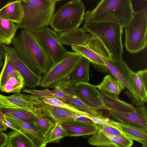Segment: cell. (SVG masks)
Here are the masks:
<instances>
[{"label":"cell","mask_w":147,"mask_h":147,"mask_svg":"<svg viewBox=\"0 0 147 147\" xmlns=\"http://www.w3.org/2000/svg\"><path fill=\"white\" fill-rule=\"evenodd\" d=\"M11 43L23 61L36 74L43 75L52 66L51 60L32 32L23 29L13 38Z\"/></svg>","instance_id":"6da1fadb"},{"label":"cell","mask_w":147,"mask_h":147,"mask_svg":"<svg viewBox=\"0 0 147 147\" xmlns=\"http://www.w3.org/2000/svg\"><path fill=\"white\" fill-rule=\"evenodd\" d=\"M131 0H102L93 10L85 13V22H103L124 26L131 19L134 11Z\"/></svg>","instance_id":"7a4b0ae2"},{"label":"cell","mask_w":147,"mask_h":147,"mask_svg":"<svg viewBox=\"0 0 147 147\" xmlns=\"http://www.w3.org/2000/svg\"><path fill=\"white\" fill-rule=\"evenodd\" d=\"M60 0H22L24 16L17 28L33 32L50 24L56 4Z\"/></svg>","instance_id":"3957f363"},{"label":"cell","mask_w":147,"mask_h":147,"mask_svg":"<svg viewBox=\"0 0 147 147\" xmlns=\"http://www.w3.org/2000/svg\"><path fill=\"white\" fill-rule=\"evenodd\" d=\"M124 26L119 24L103 22H84L86 32L96 36L114 57H122L123 45L122 36Z\"/></svg>","instance_id":"277c9868"},{"label":"cell","mask_w":147,"mask_h":147,"mask_svg":"<svg viewBox=\"0 0 147 147\" xmlns=\"http://www.w3.org/2000/svg\"><path fill=\"white\" fill-rule=\"evenodd\" d=\"M85 10L84 5L81 0L69 1L53 14L49 24L58 32L76 29L84 20Z\"/></svg>","instance_id":"5b68a950"},{"label":"cell","mask_w":147,"mask_h":147,"mask_svg":"<svg viewBox=\"0 0 147 147\" xmlns=\"http://www.w3.org/2000/svg\"><path fill=\"white\" fill-rule=\"evenodd\" d=\"M124 27L127 50L134 54L145 49L147 44L146 8L134 11L131 19Z\"/></svg>","instance_id":"8992f818"},{"label":"cell","mask_w":147,"mask_h":147,"mask_svg":"<svg viewBox=\"0 0 147 147\" xmlns=\"http://www.w3.org/2000/svg\"><path fill=\"white\" fill-rule=\"evenodd\" d=\"M82 57L77 53L67 51L61 61L51 67L42 76L40 86L45 88H54L70 76Z\"/></svg>","instance_id":"52a82bcc"},{"label":"cell","mask_w":147,"mask_h":147,"mask_svg":"<svg viewBox=\"0 0 147 147\" xmlns=\"http://www.w3.org/2000/svg\"><path fill=\"white\" fill-rule=\"evenodd\" d=\"M28 96L34 105L55 123H61L74 121L90 124L94 123L92 120L84 115V111L82 113H78L46 104L40 98L32 95H28Z\"/></svg>","instance_id":"ba28073f"},{"label":"cell","mask_w":147,"mask_h":147,"mask_svg":"<svg viewBox=\"0 0 147 147\" xmlns=\"http://www.w3.org/2000/svg\"><path fill=\"white\" fill-rule=\"evenodd\" d=\"M32 32L38 42L51 60L52 66L63 59L67 51L59 40L56 31L48 26H45Z\"/></svg>","instance_id":"9c48e42d"},{"label":"cell","mask_w":147,"mask_h":147,"mask_svg":"<svg viewBox=\"0 0 147 147\" xmlns=\"http://www.w3.org/2000/svg\"><path fill=\"white\" fill-rule=\"evenodd\" d=\"M99 56L106 65L108 71L119 79L127 88L125 93L129 98L133 104L139 106L144 103L133 90L131 84L129 71L130 69L122 57L117 58L113 57L112 59L104 57L105 55Z\"/></svg>","instance_id":"30bf717a"},{"label":"cell","mask_w":147,"mask_h":147,"mask_svg":"<svg viewBox=\"0 0 147 147\" xmlns=\"http://www.w3.org/2000/svg\"><path fill=\"white\" fill-rule=\"evenodd\" d=\"M86 41L85 46L71 47L72 50L87 59L98 71L107 73V68L98 55L106 48L105 46L96 36L90 33L86 34Z\"/></svg>","instance_id":"8fae6325"},{"label":"cell","mask_w":147,"mask_h":147,"mask_svg":"<svg viewBox=\"0 0 147 147\" xmlns=\"http://www.w3.org/2000/svg\"><path fill=\"white\" fill-rule=\"evenodd\" d=\"M5 54L22 76L25 86L31 89L40 86L42 76L32 71L23 61L14 47L3 45Z\"/></svg>","instance_id":"7c38bea8"},{"label":"cell","mask_w":147,"mask_h":147,"mask_svg":"<svg viewBox=\"0 0 147 147\" xmlns=\"http://www.w3.org/2000/svg\"><path fill=\"white\" fill-rule=\"evenodd\" d=\"M108 116L122 123L145 131H147V110L144 105L135 108L134 112L125 113L109 110Z\"/></svg>","instance_id":"4fadbf2b"},{"label":"cell","mask_w":147,"mask_h":147,"mask_svg":"<svg viewBox=\"0 0 147 147\" xmlns=\"http://www.w3.org/2000/svg\"><path fill=\"white\" fill-rule=\"evenodd\" d=\"M74 96L90 107L97 111L105 109L99 91L95 85L86 82H78L74 86Z\"/></svg>","instance_id":"5bb4252c"},{"label":"cell","mask_w":147,"mask_h":147,"mask_svg":"<svg viewBox=\"0 0 147 147\" xmlns=\"http://www.w3.org/2000/svg\"><path fill=\"white\" fill-rule=\"evenodd\" d=\"M12 123L13 130L25 136L32 142L34 147H45L47 144L46 136L34 125L13 117L5 116Z\"/></svg>","instance_id":"9a60e30c"},{"label":"cell","mask_w":147,"mask_h":147,"mask_svg":"<svg viewBox=\"0 0 147 147\" xmlns=\"http://www.w3.org/2000/svg\"><path fill=\"white\" fill-rule=\"evenodd\" d=\"M88 141L90 145L98 146L131 147L133 144V141L126 136L119 137L98 129Z\"/></svg>","instance_id":"2e32d148"},{"label":"cell","mask_w":147,"mask_h":147,"mask_svg":"<svg viewBox=\"0 0 147 147\" xmlns=\"http://www.w3.org/2000/svg\"><path fill=\"white\" fill-rule=\"evenodd\" d=\"M36 108L28 94L18 92L6 96L0 94V109H19L34 113Z\"/></svg>","instance_id":"e0dca14e"},{"label":"cell","mask_w":147,"mask_h":147,"mask_svg":"<svg viewBox=\"0 0 147 147\" xmlns=\"http://www.w3.org/2000/svg\"><path fill=\"white\" fill-rule=\"evenodd\" d=\"M24 16L22 0L8 1L0 9V16L4 19L17 24L21 23Z\"/></svg>","instance_id":"ac0fdd59"},{"label":"cell","mask_w":147,"mask_h":147,"mask_svg":"<svg viewBox=\"0 0 147 147\" xmlns=\"http://www.w3.org/2000/svg\"><path fill=\"white\" fill-rule=\"evenodd\" d=\"M129 76L134 92L144 103L147 101V70L139 71L136 73L129 71Z\"/></svg>","instance_id":"d6986e66"},{"label":"cell","mask_w":147,"mask_h":147,"mask_svg":"<svg viewBox=\"0 0 147 147\" xmlns=\"http://www.w3.org/2000/svg\"><path fill=\"white\" fill-rule=\"evenodd\" d=\"M105 110H113L120 112H134L135 108L132 105L120 100L115 94L99 90Z\"/></svg>","instance_id":"ffe728a7"},{"label":"cell","mask_w":147,"mask_h":147,"mask_svg":"<svg viewBox=\"0 0 147 147\" xmlns=\"http://www.w3.org/2000/svg\"><path fill=\"white\" fill-rule=\"evenodd\" d=\"M86 32L83 27L57 33L58 39L62 45L72 47L86 45Z\"/></svg>","instance_id":"44dd1931"},{"label":"cell","mask_w":147,"mask_h":147,"mask_svg":"<svg viewBox=\"0 0 147 147\" xmlns=\"http://www.w3.org/2000/svg\"><path fill=\"white\" fill-rule=\"evenodd\" d=\"M61 125L69 137L93 135L97 131L95 124L74 121L61 123Z\"/></svg>","instance_id":"7402d4cb"},{"label":"cell","mask_w":147,"mask_h":147,"mask_svg":"<svg viewBox=\"0 0 147 147\" xmlns=\"http://www.w3.org/2000/svg\"><path fill=\"white\" fill-rule=\"evenodd\" d=\"M90 62L82 56L80 61L70 76L67 79L70 82L74 84L90 80Z\"/></svg>","instance_id":"603a6c76"},{"label":"cell","mask_w":147,"mask_h":147,"mask_svg":"<svg viewBox=\"0 0 147 147\" xmlns=\"http://www.w3.org/2000/svg\"><path fill=\"white\" fill-rule=\"evenodd\" d=\"M99 90L119 95L125 88L123 84L116 77L112 75H107L104 78L102 82L95 85Z\"/></svg>","instance_id":"cb8c5ba5"},{"label":"cell","mask_w":147,"mask_h":147,"mask_svg":"<svg viewBox=\"0 0 147 147\" xmlns=\"http://www.w3.org/2000/svg\"><path fill=\"white\" fill-rule=\"evenodd\" d=\"M17 28L15 23L0 16V42L5 45L11 43Z\"/></svg>","instance_id":"d4e9b609"},{"label":"cell","mask_w":147,"mask_h":147,"mask_svg":"<svg viewBox=\"0 0 147 147\" xmlns=\"http://www.w3.org/2000/svg\"><path fill=\"white\" fill-rule=\"evenodd\" d=\"M24 92L31 94V95L39 98H57L66 103V98L67 95L60 90L54 89L50 90L45 88L40 90L31 89L27 88L22 90Z\"/></svg>","instance_id":"484cf974"},{"label":"cell","mask_w":147,"mask_h":147,"mask_svg":"<svg viewBox=\"0 0 147 147\" xmlns=\"http://www.w3.org/2000/svg\"><path fill=\"white\" fill-rule=\"evenodd\" d=\"M7 134L5 147H34L28 138L18 131L13 130Z\"/></svg>","instance_id":"4316f807"},{"label":"cell","mask_w":147,"mask_h":147,"mask_svg":"<svg viewBox=\"0 0 147 147\" xmlns=\"http://www.w3.org/2000/svg\"><path fill=\"white\" fill-rule=\"evenodd\" d=\"M120 131L126 136L132 140L138 142L142 145L147 143V132L124 125L119 122Z\"/></svg>","instance_id":"83f0119b"},{"label":"cell","mask_w":147,"mask_h":147,"mask_svg":"<svg viewBox=\"0 0 147 147\" xmlns=\"http://www.w3.org/2000/svg\"><path fill=\"white\" fill-rule=\"evenodd\" d=\"M34 113L35 116L34 125L46 136L54 126L55 123L45 114L40 112L36 107Z\"/></svg>","instance_id":"f1b7e54d"},{"label":"cell","mask_w":147,"mask_h":147,"mask_svg":"<svg viewBox=\"0 0 147 147\" xmlns=\"http://www.w3.org/2000/svg\"><path fill=\"white\" fill-rule=\"evenodd\" d=\"M5 116H8L34 124V113L19 109H0Z\"/></svg>","instance_id":"f546056e"},{"label":"cell","mask_w":147,"mask_h":147,"mask_svg":"<svg viewBox=\"0 0 147 147\" xmlns=\"http://www.w3.org/2000/svg\"><path fill=\"white\" fill-rule=\"evenodd\" d=\"M4 58V63L0 73V90L10 77L13 76H22L5 54Z\"/></svg>","instance_id":"4dcf8cb0"},{"label":"cell","mask_w":147,"mask_h":147,"mask_svg":"<svg viewBox=\"0 0 147 147\" xmlns=\"http://www.w3.org/2000/svg\"><path fill=\"white\" fill-rule=\"evenodd\" d=\"M24 86V80L22 76H13L7 80L0 91L5 93L20 92Z\"/></svg>","instance_id":"1f68e13d"},{"label":"cell","mask_w":147,"mask_h":147,"mask_svg":"<svg viewBox=\"0 0 147 147\" xmlns=\"http://www.w3.org/2000/svg\"><path fill=\"white\" fill-rule=\"evenodd\" d=\"M66 100V103L79 110L96 116H103L101 113L88 106L75 96L68 95Z\"/></svg>","instance_id":"d6a6232c"},{"label":"cell","mask_w":147,"mask_h":147,"mask_svg":"<svg viewBox=\"0 0 147 147\" xmlns=\"http://www.w3.org/2000/svg\"><path fill=\"white\" fill-rule=\"evenodd\" d=\"M67 136H68L67 132L62 127L61 123H55L54 126L46 136L47 143H57Z\"/></svg>","instance_id":"836d02e7"},{"label":"cell","mask_w":147,"mask_h":147,"mask_svg":"<svg viewBox=\"0 0 147 147\" xmlns=\"http://www.w3.org/2000/svg\"><path fill=\"white\" fill-rule=\"evenodd\" d=\"M40 99L44 102L49 105L66 109L81 113H82L84 112L79 110L69 104L63 102L57 98H44Z\"/></svg>","instance_id":"e575fe53"},{"label":"cell","mask_w":147,"mask_h":147,"mask_svg":"<svg viewBox=\"0 0 147 147\" xmlns=\"http://www.w3.org/2000/svg\"><path fill=\"white\" fill-rule=\"evenodd\" d=\"M95 125L98 129L103 131L119 137L125 136L121 132L112 127L107 125L95 123Z\"/></svg>","instance_id":"d590c367"},{"label":"cell","mask_w":147,"mask_h":147,"mask_svg":"<svg viewBox=\"0 0 147 147\" xmlns=\"http://www.w3.org/2000/svg\"><path fill=\"white\" fill-rule=\"evenodd\" d=\"M7 139V134L0 129V147H5Z\"/></svg>","instance_id":"8d00e7d4"},{"label":"cell","mask_w":147,"mask_h":147,"mask_svg":"<svg viewBox=\"0 0 147 147\" xmlns=\"http://www.w3.org/2000/svg\"><path fill=\"white\" fill-rule=\"evenodd\" d=\"M5 119V116L0 109V129L2 131H6L7 129L4 123Z\"/></svg>","instance_id":"74e56055"},{"label":"cell","mask_w":147,"mask_h":147,"mask_svg":"<svg viewBox=\"0 0 147 147\" xmlns=\"http://www.w3.org/2000/svg\"><path fill=\"white\" fill-rule=\"evenodd\" d=\"M3 44L0 42V57L2 59L4 58L5 53Z\"/></svg>","instance_id":"f35d334b"},{"label":"cell","mask_w":147,"mask_h":147,"mask_svg":"<svg viewBox=\"0 0 147 147\" xmlns=\"http://www.w3.org/2000/svg\"><path fill=\"white\" fill-rule=\"evenodd\" d=\"M4 123L7 128H9L13 130V126L11 122L7 120L5 118L4 121Z\"/></svg>","instance_id":"ab89813d"},{"label":"cell","mask_w":147,"mask_h":147,"mask_svg":"<svg viewBox=\"0 0 147 147\" xmlns=\"http://www.w3.org/2000/svg\"><path fill=\"white\" fill-rule=\"evenodd\" d=\"M3 65V62L2 61V59L0 57V70L1 68L2 67Z\"/></svg>","instance_id":"60d3db41"},{"label":"cell","mask_w":147,"mask_h":147,"mask_svg":"<svg viewBox=\"0 0 147 147\" xmlns=\"http://www.w3.org/2000/svg\"><path fill=\"white\" fill-rule=\"evenodd\" d=\"M142 147H147V143L143 144Z\"/></svg>","instance_id":"b9f144b4"},{"label":"cell","mask_w":147,"mask_h":147,"mask_svg":"<svg viewBox=\"0 0 147 147\" xmlns=\"http://www.w3.org/2000/svg\"><path fill=\"white\" fill-rule=\"evenodd\" d=\"M97 147H117L115 146H98Z\"/></svg>","instance_id":"7bdbcfd3"},{"label":"cell","mask_w":147,"mask_h":147,"mask_svg":"<svg viewBox=\"0 0 147 147\" xmlns=\"http://www.w3.org/2000/svg\"></svg>","instance_id":"ee69618b"}]
</instances>
